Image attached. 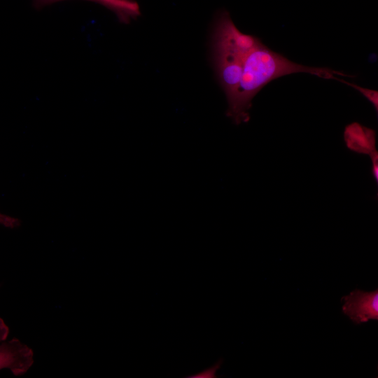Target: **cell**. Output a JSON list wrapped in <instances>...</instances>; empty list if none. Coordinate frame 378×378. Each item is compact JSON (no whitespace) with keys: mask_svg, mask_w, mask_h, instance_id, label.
Returning a JSON list of instances; mask_svg holds the SVG:
<instances>
[{"mask_svg":"<svg viewBox=\"0 0 378 378\" xmlns=\"http://www.w3.org/2000/svg\"><path fill=\"white\" fill-rule=\"evenodd\" d=\"M342 83L352 87L360 92L366 99H368L374 106L376 111H378V92L366 88L359 86L355 83L347 82L341 79Z\"/></svg>","mask_w":378,"mask_h":378,"instance_id":"obj_7","label":"cell"},{"mask_svg":"<svg viewBox=\"0 0 378 378\" xmlns=\"http://www.w3.org/2000/svg\"><path fill=\"white\" fill-rule=\"evenodd\" d=\"M260 42L258 37L241 32L226 10L217 15L212 34V55L228 104L236 94L246 57Z\"/></svg>","mask_w":378,"mask_h":378,"instance_id":"obj_2","label":"cell"},{"mask_svg":"<svg viewBox=\"0 0 378 378\" xmlns=\"http://www.w3.org/2000/svg\"><path fill=\"white\" fill-rule=\"evenodd\" d=\"M342 310L357 325L378 320V289L371 292L355 289L341 298Z\"/></svg>","mask_w":378,"mask_h":378,"instance_id":"obj_3","label":"cell"},{"mask_svg":"<svg viewBox=\"0 0 378 378\" xmlns=\"http://www.w3.org/2000/svg\"><path fill=\"white\" fill-rule=\"evenodd\" d=\"M9 334V328L4 321L0 318V343L6 340Z\"/></svg>","mask_w":378,"mask_h":378,"instance_id":"obj_11","label":"cell"},{"mask_svg":"<svg viewBox=\"0 0 378 378\" xmlns=\"http://www.w3.org/2000/svg\"><path fill=\"white\" fill-rule=\"evenodd\" d=\"M294 73H308L326 79H337L335 75L349 76L326 67H313L289 60L260 42L246 57L239 87L228 104L227 115L237 125L249 120L248 111L255 94L270 81Z\"/></svg>","mask_w":378,"mask_h":378,"instance_id":"obj_1","label":"cell"},{"mask_svg":"<svg viewBox=\"0 0 378 378\" xmlns=\"http://www.w3.org/2000/svg\"><path fill=\"white\" fill-rule=\"evenodd\" d=\"M64 0H33L36 8ZM103 6L112 11L123 23H129L140 15L139 6L134 0H85Z\"/></svg>","mask_w":378,"mask_h":378,"instance_id":"obj_5","label":"cell"},{"mask_svg":"<svg viewBox=\"0 0 378 378\" xmlns=\"http://www.w3.org/2000/svg\"><path fill=\"white\" fill-rule=\"evenodd\" d=\"M33 351L19 340L13 338L0 343V370L8 369L15 375L24 374L31 367Z\"/></svg>","mask_w":378,"mask_h":378,"instance_id":"obj_4","label":"cell"},{"mask_svg":"<svg viewBox=\"0 0 378 378\" xmlns=\"http://www.w3.org/2000/svg\"><path fill=\"white\" fill-rule=\"evenodd\" d=\"M221 365V360L216 363L214 365L206 368L201 372H199L192 376H190L188 377H193V378H214L217 377V371L220 369Z\"/></svg>","mask_w":378,"mask_h":378,"instance_id":"obj_8","label":"cell"},{"mask_svg":"<svg viewBox=\"0 0 378 378\" xmlns=\"http://www.w3.org/2000/svg\"><path fill=\"white\" fill-rule=\"evenodd\" d=\"M344 137L346 146L351 150L369 155L376 150L375 132L358 122L345 127Z\"/></svg>","mask_w":378,"mask_h":378,"instance_id":"obj_6","label":"cell"},{"mask_svg":"<svg viewBox=\"0 0 378 378\" xmlns=\"http://www.w3.org/2000/svg\"><path fill=\"white\" fill-rule=\"evenodd\" d=\"M0 224L7 227L13 228L20 225V221L15 218H13L0 213Z\"/></svg>","mask_w":378,"mask_h":378,"instance_id":"obj_9","label":"cell"},{"mask_svg":"<svg viewBox=\"0 0 378 378\" xmlns=\"http://www.w3.org/2000/svg\"><path fill=\"white\" fill-rule=\"evenodd\" d=\"M371 160L372 161V173L377 182L378 180V153L377 150L373 151L370 154Z\"/></svg>","mask_w":378,"mask_h":378,"instance_id":"obj_10","label":"cell"}]
</instances>
